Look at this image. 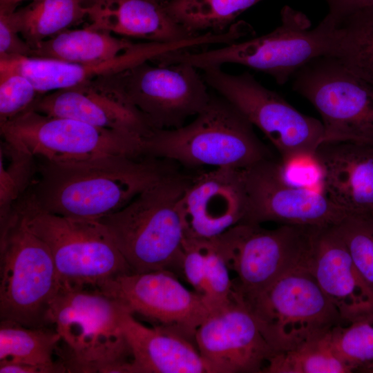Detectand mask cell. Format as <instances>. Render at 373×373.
I'll use <instances>...</instances> for the list:
<instances>
[{
	"label": "cell",
	"instance_id": "6da1fadb",
	"mask_svg": "<svg viewBox=\"0 0 373 373\" xmlns=\"http://www.w3.org/2000/svg\"><path fill=\"white\" fill-rule=\"evenodd\" d=\"M37 161L34 178L20 198L50 213L97 220L119 211L180 167L173 161L146 155Z\"/></svg>",
	"mask_w": 373,
	"mask_h": 373
},
{
	"label": "cell",
	"instance_id": "7a4b0ae2",
	"mask_svg": "<svg viewBox=\"0 0 373 373\" xmlns=\"http://www.w3.org/2000/svg\"><path fill=\"white\" fill-rule=\"evenodd\" d=\"M193 175L180 170L169 174L98 220L133 272L166 270L182 276L185 234L180 204Z\"/></svg>",
	"mask_w": 373,
	"mask_h": 373
},
{
	"label": "cell",
	"instance_id": "3957f363",
	"mask_svg": "<svg viewBox=\"0 0 373 373\" xmlns=\"http://www.w3.org/2000/svg\"><path fill=\"white\" fill-rule=\"evenodd\" d=\"M120 310L96 288L61 285L49 305L46 325L61 337L59 356L68 372L133 373Z\"/></svg>",
	"mask_w": 373,
	"mask_h": 373
},
{
	"label": "cell",
	"instance_id": "277c9868",
	"mask_svg": "<svg viewBox=\"0 0 373 373\" xmlns=\"http://www.w3.org/2000/svg\"><path fill=\"white\" fill-rule=\"evenodd\" d=\"M254 127L231 102L212 94L208 105L190 123L154 130L144 140V153L189 169L206 166L243 169L271 158Z\"/></svg>",
	"mask_w": 373,
	"mask_h": 373
},
{
	"label": "cell",
	"instance_id": "5b68a950",
	"mask_svg": "<svg viewBox=\"0 0 373 373\" xmlns=\"http://www.w3.org/2000/svg\"><path fill=\"white\" fill-rule=\"evenodd\" d=\"M334 26L335 20L327 14L311 28L304 13L285 6L280 12V24L267 34L202 51L173 50L161 55L157 61L186 63L201 70L240 64L265 73L283 85L312 60L332 56Z\"/></svg>",
	"mask_w": 373,
	"mask_h": 373
},
{
	"label": "cell",
	"instance_id": "8992f818",
	"mask_svg": "<svg viewBox=\"0 0 373 373\" xmlns=\"http://www.w3.org/2000/svg\"><path fill=\"white\" fill-rule=\"evenodd\" d=\"M12 209L48 246L61 285L96 288L110 278L133 271L99 220L50 213L21 198Z\"/></svg>",
	"mask_w": 373,
	"mask_h": 373
},
{
	"label": "cell",
	"instance_id": "52a82bcc",
	"mask_svg": "<svg viewBox=\"0 0 373 373\" xmlns=\"http://www.w3.org/2000/svg\"><path fill=\"white\" fill-rule=\"evenodd\" d=\"M0 318L46 326L49 305L61 287L50 251L12 210L1 222Z\"/></svg>",
	"mask_w": 373,
	"mask_h": 373
},
{
	"label": "cell",
	"instance_id": "ba28073f",
	"mask_svg": "<svg viewBox=\"0 0 373 373\" xmlns=\"http://www.w3.org/2000/svg\"><path fill=\"white\" fill-rule=\"evenodd\" d=\"M238 301L251 312L276 353L323 336L344 323L306 267L291 271Z\"/></svg>",
	"mask_w": 373,
	"mask_h": 373
},
{
	"label": "cell",
	"instance_id": "9c48e42d",
	"mask_svg": "<svg viewBox=\"0 0 373 373\" xmlns=\"http://www.w3.org/2000/svg\"><path fill=\"white\" fill-rule=\"evenodd\" d=\"M202 70L209 87L231 102L260 130L278 151L285 167L312 160L323 136L321 121L298 111L249 72L233 75L222 70L221 66Z\"/></svg>",
	"mask_w": 373,
	"mask_h": 373
},
{
	"label": "cell",
	"instance_id": "30bf717a",
	"mask_svg": "<svg viewBox=\"0 0 373 373\" xmlns=\"http://www.w3.org/2000/svg\"><path fill=\"white\" fill-rule=\"evenodd\" d=\"M292 89L321 117L322 143L373 144V86L337 59L317 57L291 79Z\"/></svg>",
	"mask_w": 373,
	"mask_h": 373
},
{
	"label": "cell",
	"instance_id": "8fae6325",
	"mask_svg": "<svg viewBox=\"0 0 373 373\" xmlns=\"http://www.w3.org/2000/svg\"><path fill=\"white\" fill-rule=\"evenodd\" d=\"M313 227L281 224L267 229L240 223L215 237L229 269L236 274L234 298L254 296L285 274L307 268Z\"/></svg>",
	"mask_w": 373,
	"mask_h": 373
},
{
	"label": "cell",
	"instance_id": "7c38bea8",
	"mask_svg": "<svg viewBox=\"0 0 373 373\" xmlns=\"http://www.w3.org/2000/svg\"><path fill=\"white\" fill-rule=\"evenodd\" d=\"M0 131L3 140L38 160L61 162L113 155L145 156L144 140L141 137L32 109L0 123Z\"/></svg>",
	"mask_w": 373,
	"mask_h": 373
},
{
	"label": "cell",
	"instance_id": "4fadbf2b",
	"mask_svg": "<svg viewBox=\"0 0 373 373\" xmlns=\"http://www.w3.org/2000/svg\"><path fill=\"white\" fill-rule=\"evenodd\" d=\"M140 63L113 77L154 130L179 128L208 105L212 94L198 68L186 63Z\"/></svg>",
	"mask_w": 373,
	"mask_h": 373
},
{
	"label": "cell",
	"instance_id": "5bb4252c",
	"mask_svg": "<svg viewBox=\"0 0 373 373\" xmlns=\"http://www.w3.org/2000/svg\"><path fill=\"white\" fill-rule=\"evenodd\" d=\"M242 173L246 211L241 223L324 227L347 217L325 194L290 184L285 167L272 158L243 169Z\"/></svg>",
	"mask_w": 373,
	"mask_h": 373
},
{
	"label": "cell",
	"instance_id": "9a60e30c",
	"mask_svg": "<svg viewBox=\"0 0 373 373\" xmlns=\"http://www.w3.org/2000/svg\"><path fill=\"white\" fill-rule=\"evenodd\" d=\"M96 289L133 315L171 328L194 342L198 327L212 312L202 296L186 289L178 276L166 270L124 273Z\"/></svg>",
	"mask_w": 373,
	"mask_h": 373
},
{
	"label": "cell",
	"instance_id": "2e32d148",
	"mask_svg": "<svg viewBox=\"0 0 373 373\" xmlns=\"http://www.w3.org/2000/svg\"><path fill=\"white\" fill-rule=\"evenodd\" d=\"M194 341L213 373H261L276 354L251 312L236 300L211 312Z\"/></svg>",
	"mask_w": 373,
	"mask_h": 373
},
{
	"label": "cell",
	"instance_id": "e0dca14e",
	"mask_svg": "<svg viewBox=\"0 0 373 373\" xmlns=\"http://www.w3.org/2000/svg\"><path fill=\"white\" fill-rule=\"evenodd\" d=\"M113 74L41 95L32 109L46 115L71 118L145 140L154 129L128 98Z\"/></svg>",
	"mask_w": 373,
	"mask_h": 373
},
{
	"label": "cell",
	"instance_id": "ac0fdd59",
	"mask_svg": "<svg viewBox=\"0 0 373 373\" xmlns=\"http://www.w3.org/2000/svg\"><path fill=\"white\" fill-rule=\"evenodd\" d=\"M307 269L344 323L373 316V287L354 264L336 225L312 228Z\"/></svg>",
	"mask_w": 373,
	"mask_h": 373
},
{
	"label": "cell",
	"instance_id": "d6986e66",
	"mask_svg": "<svg viewBox=\"0 0 373 373\" xmlns=\"http://www.w3.org/2000/svg\"><path fill=\"white\" fill-rule=\"evenodd\" d=\"M180 209L186 238H215L241 223L246 211L242 169L213 168L193 175Z\"/></svg>",
	"mask_w": 373,
	"mask_h": 373
},
{
	"label": "cell",
	"instance_id": "ffe728a7",
	"mask_svg": "<svg viewBox=\"0 0 373 373\" xmlns=\"http://www.w3.org/2000/svg\"><path fill=\"white\" fill-rule=\"evenodd\" d=\"M312 160L334 205L347 217L373 220V144L322 143Z\"/></svg>",
	"mask_w": 373,
	"mask_h": 373
},
{
	"label": "cell",
	"instance_id": "44dd1931",
	"mask_svg": "<svg viewBox=\"0 0 373 373\" xmlns=\"http://www.w3.org/2000/svg\"><path fill=\"white\" fill-rule=\"evenodd\" d=\"M186 42L145 41L135 44L120 55L100 62L79 64L33 57L0 59V70L17 72L26 77L44 95L73 87L99 76L111 75L159 55L184 48Z\"/></svg>",
	"mask_w": 373,
	"mask_h": 373
},
{
	"label": "cell",
	"instance_id": "7402d4cb",
	"mask_svg": "<svg viewBox=\"0 0 373 373\" xmlns=\"http://www.w3.org/2000/svg\"><path fill=\"white\" fill-rule=\"evenodd\" d=\"M120 324L133 373H213L194 341L162 325L147 327L121 306Z\"/></svg>",
	"mask_w": 373,
	"mask_h": 373
},
{
	"label": "cell",
	"instance_id": "603a6c76",
	"mask_svg": "<svg viewBox=\"0 0 373 373\" xmlns=\"http://www.w3.org/2000/svg\"><path fill=\"white\" fill-rule=\"evenodd\" d=\"M86 10L89 26L121 37L178 43L197 37L175 22L157 0H92Z\"/></svg>",
	"mask_w": 373,
	"mask_h": 373
},
{
	"label": "cell",
	"instance_id": "cb8c5ba5",
	"mask_svg": "<svg viewBox=\"0 0 373 373\" xmlns=\"http://www.w3.org/2000/svg\"><path fill=\"white\" fill-rule=\"evenodd\" d=\"M115 35L88 25L69 28L36 45L30 57L79 64L106 61L135 44L128 38Z\"/></svg>",
	"mask_w": 373,
	"mask_h": 373
},
{
	"label": "cell",
	"instance_id": "d4e9b609",
	"mask_svg": "<svg viewBox=\"0 0 373 373\" xmlns=\"http://www.w3.org/2000/svg\"><path fill=\"white\" fill-rule=\"evenodd\" d=\"M61 337L52 327H32L1 320L0 361L28 363L43 368L46 373L68 372L59 356Z\"/></svg>",
	"mask_w": 373,
	"mask_h": 373
},
{
	"label": "cell",
	"instance_id": "484cf974",
	"mask_svg": "<svg viewBox=\"0 0 373 373\" xmlns=\"http://www.w3.org/2000/svg\"><path fill=\"white\" fill-rule=\"evenodd\" d=\"M334 20L332 57L373 86V6Z\"/></svg>",
	"mask_w": 373,
	"mask_h": 373
},
{
	"label": "cell",
	"instance_id": "4316f807",
	"mask_svg": "<svg viewBox=\"0 0 373 373\" xmlns=\"http://www.w3.org/2000/svg\"><path fill=\"white\" fill-rule=\"evenodd\" d=\"M22 38L34 48L87 18L83 0H34L12 12Z\"/></svg>",
	"mask_w": 373,
	"mask_h": 373
},
{
	"label": "cell",
	"instance_id": "83f0119b",
	"mask_svg": "<svg viewBox=\"0 0 373 373\" xmlns=\"http://www.w3.org/2000/svg\"><path fill=\"white\" fill-rule=\"evenodd\" d=\"M262 0H169V16L192 36L228 31L235 19Z\"/></svg>",
	"mask_w": 373,
	"mask_h": 373
},
{
	"label": "cell",
	"instance_id": "f1b7e54d",
	"mask_svg": "<svg viewBox=\"0 0 373 373\" xmlns=\"http://www.w3.org/2000/svg\"><path fill=\"white\" fill-rule=\"evenodd\" d=\"M330 332V331H329ZM298 347L276 353L265 373H350V368L335 353L329 333Z\"/></svg>",
	"mask_w": 373,
	"mask_h": 373
},
{
	"label": "cell",
	"instance_id": "f546056e",
	"mask_svg": "<svg viewBox=\"0 0 373 373\" xmlns=\"http://www.w3.org/2000/svg\"><path fill=\"white\" fill-rule=\"evenodd\" d=\"M36 159L3 140L0 149V218L4 220L30 186Z\"/></svg>",
	"mask_w": 373,
	"mask_h": 373
},
{
	"label": "cell",
	"instance_id": "4dcf8cb0",
	"mask_svg": "<svg viewBox=\"0 0 373 373\" xmlns=\"http://www.w3.org/2000/svg\"><path fill=\"white\" fill-rule=\"evenodd\" d=\"M329 336L335 353L352 372L373 373V316L342 323Z\"/></svg>",
	"mask_w": 373,
	"mask_h": 373
},
{
	"label": "cell",
	"instance_id": "1f68e13d",
	"mask_svg": "<svg viewBox=\"0 0 373 373\" xmlns=\"http://www.w3.org/2000/svg\"><path fill=\"white\" fill-rule=\"evenodd\" d=\"M203 239L204 260L202 268V296L213 312L235 300L233 280H231L230 270L219 250L216 238Z\"/></svg>",
	"mask_w": 373,
	"mask_h": 373
},
{
	"label": "cell",
	"instance_id": "d6a6232c",
	"mask_svg": "<svg viewBox=\"0 0 373 373\" xmlns=\"http://www.w3.org/2000/svg\"><path fill=\"white\" fill-rule=\"evenodd\" d=\"M336 228L356 267L373 287V220L347 217Z\"/></svg>",
	"mask_w": 373,
	"mask_h": 373
},
{
	"label": "cell",
	"instance_id": "836d02e7",
	"mask_svg": "<svg viewBox=\"0 0 373 373\" xmlns=\"http://www.w3.org/2000/svg\"><path fill=\"white\" fill-rule=\"evenodd\" d=\"M41 95L22 74L0 70V123L32 109Z\"/></svg>",
	"mask_w": 373,
	"mask_h": 373
},
{
	"label": "cell",
	"instance_id": "e575fe53",
	"mask_svg": "<svg viewBox=\"0 0 373 373\" xmlns=\"http://www.w3.org/2000/svg\"><path fill=\"white\" fill-rule=\"evenodd\" d=\"M14 11L0 9V59L30 57L32 51L14 21Z\"/></svg>",
	"mask_w": 373,
	"mask_h": 373
},
{
	"label": "cell",
	"instance_id": "d590c367",
	"mask_svg": "<svg viewBox=\"0 0 373 373\" xmlns=\"http://www.w3.org/2000/svg\"><path fill=\"white\" fill-rule=\"evenodd\" d=\"M328 6V13L338 19L353 11L373 6V0H325Z\"/></svg>",
	"mask_w": 373,
	"mask_h": 373
},
{
	"label": "cell",
	"instance_id": "8d00e7d4",
	"mask_svg": "<svg viewBox=\"0 0 373 373\" xmlns=\"http://www.w3.org/2000/svg\"><path fill=\"white\" fill-rule=\"evenodd\" d=\"M26 0H0V9L14 11L15 10L19 3ZM34 1V0H32Z\"/></svg>",
	"mask_w": 373,
	"mask_h": 373
},
{
	"label": "cell",
	"instance_id": "74e56055",
	"mask_svg": "<svg viewBox=\"0 0 373 373\" xmlns=\"http://www.w3.org/2000/svg\"><path fill=\"white\" fill-rule=\"evenodd\" d=\"M92 0H83V1L84 2L85 5L87 6L90 4V3L91 2Z\"/></svg>",
	"mask_w": 373,
	"mask_h": 373
},
{
	"label": "cell",
	"instance_id": "f35d334b",
	"mask_svg": "<svg viewBox=\"0 0 373 373\" xmlns=\"http://www.w3.org/2000/svg\"><path fill=\"white\" fill-rule=\"evenodd\" d=\"M157 1H160V2H161V3H165V2H166V1H169V0H157Z\"/></svg>",
	"mask_w": 373,
	"mask_h": 373
}]
</instances>
